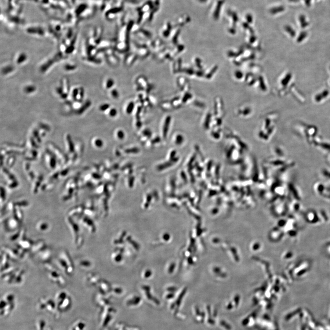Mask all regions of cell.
Instances as JSON below:
<instances>
[{"instance_id": "6da1fadb", "label": "cell", "mask_w": 330, "mask_h": 330, "mask_svg": "<svg viewBox=\"0 0 330 330\" xmlns=\"http://www.w3.org/2000/svg\"><path fill=\"white\" fill-rule=\"evenodd\" d=\"M60 268L68 275L71 276L74 271V264L68 252L64 250L60 253L56 260Z\"/></svg>"}, {"instance_id": "7a4b0ae2", "label": "cell", "mask_w": 330, "mask_h": 330, "mask_svg": "<svg viewBox=\"0 0 330 330\" xmlns=\"http://www.w3.org/2000/svg\"><path fill=\"white\" fill-rule=\"evenodd\" d=\"M45 268L48 272L49 279L52 282H54L62 287L66 285V281L64 277L52 265H50L49 263H45Z\"/></svg>"}, {"instance_id": "3957f363", "label": "cell", "mask_w": 330, "mask_h": 330, "mask_svg": "<svg viewBox=\"0 0 330 330\" xmlns=\"http://www.w3.org/2000/svg\"><path fill=\"white\" fill-rule=\"evenodd\" d=\"M68 226L73 234L75 244L77 248H80L84 243V237L80 232V228L78 224L76 223L71 219H67Z\"/></svg>"}, {"instance_id": "277c9868", "label": "cell", "mask_w": 330, "mask_h": 330, "mask_svg": "<svg viewBox=\"0 0 330 330\" xmlns=\"http://www.w3.org/2000/svg\"><path fill=\"white\" fill-rule=\"evenodd\" d=\"M40 252V253H39V258L40 260L47 263L52 256V251L51 249L46 248Z\"/></svg>"}, {"instance_id": "5b68a950", "label": "cell", "mask_w": 330, "mask_h": 330, "mask_svg": "<svg viewBox=\"0 0 330 330\" xmlns=\"http://www.w3.org/2000/svg\"><path fill=\"white\" fill-rule=\"evenodd\" d=\"M45 248H46V245L44 241L43 240H40L35 244H33L32 247L31 248V250L33 254H36L38 252H41Z\"/></svg>"}, {"instance_id": "8992f818", "label": "cell", "mask_w": 330, "mask_h": 330, "mask_svg": "<svg viewBox=\"0 0 330 330\" xmlns=\"http://www.w3.org/2000/svg\"><path fill=\"white\" fill-rule=\"evenodd\" d=\"M33 244V243H32L31 240L24 239L20 240L19 243H18L19 246H20V247H21L22 248H23L25 250L30 249V248H31Z\"/></svg>"}, {"instance_id": "52a82bcc", "label": "cell", "mask_w": 330, "mask_h": 330, "mask_svg": "<svg viewBox=\"0 0 330 330\" xmlns=\"http://www.w3.org/2000/svg\"><path fill=\"white\" fill-rule=\"evenodd\" d=\"M80 220H81V224L83 226L86 228L87 229L90 230L91 233H93L94 232V227H93L94 225H93V224L92 223V222H90L89 220H88L87 219H85V218H82Z\"/></svg>"}, {"instance_id": "ba28073f", "label": "cell", "mask_w": 330, "mask_h": 330, "mask_svg": "<svg viewBox=\"0 0 330 330\" xmlns=\"http://www.w3.org/2000/svg\"><path fill=\"white\" fill-rule=\"evenodd\" d=\"M36 228L39 232H45L48 231L49 228V225L45 222H40L36 224Z\"/></svg>"}, {"instance_id": "9c48e42d", "label": "cell", "mask_w": 330, "mask_h": 330, "mask_svg": "<svg viewBox=\"0 0 330 330\" xmlns=\"http://www.w3.org/2000/svg\"><path fill=\"white\" fill-rule=\"evenodd\" d=\"M19 222L15 220H9L6 224L7 228L11 230H16L19 226Z\"/></svg>"}, {"instance_id": "30bf717a", "label": "cell", "mask_w": 330, "mask_h": 330, "mask_svg": "<svg viewBox=\"0 0 330 330\" xmlns=\"http://www.w3.org/2000/svg\"><path fill=\"white\" fill-rule=\"evenodd\" d=\"M78 266L80 268L84 269L88 268L91 266V262L86 259H81L78 261Z\"/></svg>"}, {"instance_id": "8fae6325", "label": "cell", "mask_w": 330, "mask_h": 330, "mask_svg": "<svg viewBox=\"0 0 330 330\" xmlns=\"http://www.w3.org/2000/svg\"><path fill=\"white\" fill-rule=\"evenodd\" d=\"M170 121V117H168V118L166 120V122L165 124V126L164 127V136H166V134H167V132H168V127H169V125Z\"/></svg>"}, {"instance_id": "7c38bea8", "label": "cell", "mask_w": 330, "mask_h": 330, "mask_svg": "<svg viewBox=\"0 0 330 330\" xmlns=\"http://www.w3.org/2000/svg\"><path fill=\"white\" fill-rule=\"evenodd\" d=\"M26 60V56L24 54L22 53L20 55V56L18 57V59H17V63L18 64L21 63L22 62H23L24 61Z\"/></svg>"}, {"instance_id": "4fadbf2b", "label": "cell", "mask_w": 330, "mask_h": 330, "mask_svg": "<svg viewBox=\"0 0 330 330\" xmlns=\"http://www.w3.org/2000/svg\"><path fill=\"white\" fill-rule=\"evenodd\" d=\"M35 89V88L34 87L32 86H29L26 87V88L25 89V91L27 93H31L33 92L32 91H34Z\"/></svg>"}, {"instance_id": "5bb4252c", "label": "cell", "mask_w": 330, "mask_h": 330, "mask_svg": "<svg viewBox=\"0 0 330 330\" xmlns=\"http://www.w3.org/2000/svg\"><path fill=\"white\" fill-rule=\"evenodd\" d=\"M133 103H130L128 106V109H127V111L128 113H130L132 111L133 109Z\"/></svg>"}, {"instance_id": "9a60e30c", "label": "cell", "mask_w": 330, "mask_h": 330, "mask_svg": "<svg viewBox=\"0 0 330 330\" xmlns=\"http://www.w3.org/2000/svg\"><path fill=\"white\" fill-rule=\"evenodd\" d=\"M118 135L119 138H120V139H122L124 137V133H123L122 131H119L118 132Z\"/></svg>"}, {"instance_id": "2e32d148", "label": "cell", "mask_w": 330, "mask_h": 330, "mask_svg": "<svg viewBox=\"0 0 330 330\" xmlns=\"http://www.w3.org/2000/svg\"><path fill=\"white\" fill-rule=\"evenodd\" d=\"M113 84V81L111 79H110V80H108L107 83V87L108 88L110 87H111L112 86Z\"/></svg>"}, {"instance_id": "e0dca14e", "label": "cell", "mask_w": 330, "mask_h": 330, "mask_svg": "<svg viewBox=\"0 0 330 330\" xmlns=\"http://www.w3.org/2000/svg\"><path fill=\"white\" fill-rule=\"evenodd\" d=\"M116 113H117V111H116V110L114 109H111L110 112V114L111 116H115L116 115Z\"/></svg>"}, {"instance_id": "ac0fdd59", "label": "cell", "mask_w": 330, "mask_h": 330, "mask_svg": "<svg viewBox=\"0 0 330 330\" xmlns=\"http://www.w3.org/2000/svg\"><path fill=\"white\" fill-rule=\"evenodd\" d=\"M109 106L107 104H105V105H102L100 107V109L102 111H104L105 110L107 109L108 108Z\"/></svg>"}, {"instance_id": "d6986e66", "label": "cell", "mask_w": 330, "mask_h": 330, "mask_svg": "<svg viewBox=\"0 0 330 330\" xmlns=\"http://www.w3.org/2000/svg\"><path fill=\"white\" fill-rule=\"evenodd\" d=\"M112 95H113V96L117 97L118 96V93L116 90H113L112 91Z\"/></svg>"}]
</instances>
